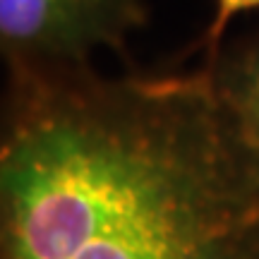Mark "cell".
I'll use <instances>...</instances> for the list:
<instances>
[{"instance_id":"2","label":"cell","mask_w":259,"mask_h":259,"mask_svg":"<svg viewBox=\"0 0 259 259\" xmlns=\"http://www.w3.org/2000/svg\"><path fill=\"white\" fill-rule=\"evenodd\" d=\"M144 22V0H0V46L12 77L89 67Z\"/></svg>"},{"instance_id":"1","label":"cell","mask_w":259,"mask_h":259,"mask_svg":"<svg viewBox=\"0 0 259 259\" xmlns=\"http://www.w3.org/2000/svg\"><path fill=\"white\" fill-rule=\"evenodd\" d=\"M3 259H259V151L211 67L12 77Z\"/></svg>"},{"instance_id":"4","label":"cell","mask_w":259,"mask_h":259,"mask_svg":"<svg viewBox=\"0 0 259 259\" xmlns=\"http://www.w3.org/2000/svg\"><path fill=\"white\" fill-rule=\"evenodd\" d=\"M259 8V0H216V10H213V19L209 24V36H206V46L209 51H216V44L221 41L223 31L228 27L238 12H245V10Z\"/></svg>"},{"instance_id":"3","label":"cell","mask_w":259,"mask_h":259,"mask_svg":"<svg viewBox=\"0 0 259 259\" xmlns=\"http://www.w3.org/2000/svg\"><path fill=\"white\" fill-rule=\"evenodd\" d=\"M211 67L219 99L245 142L259 151V46Z\"/></svg>"}]
</instances>
